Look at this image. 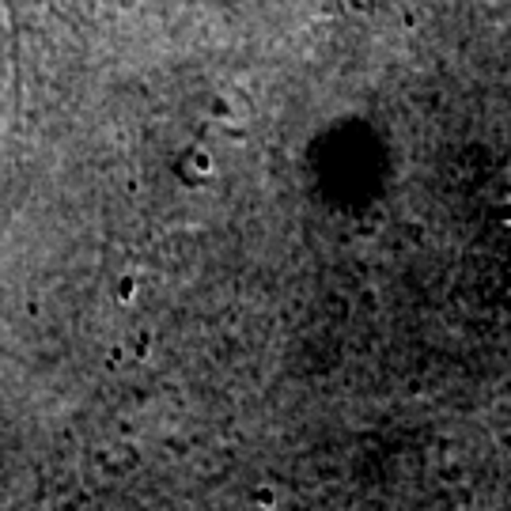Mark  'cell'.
<instances>
[{
  "label": "cell",
  "instance_id": "cell-1",
  "mask_svg": "<svg viewBox=\"0 0 511 511\" xmlns=\"http://www.w3.org/2000/svg\"><path fill=\"white\" fill-rule=\"evenodd\" d=\"M507 197H511V186H507Z\"/></svg>",
  "mask_w": 511,
  "mask_h": 511
}]
</instances>
